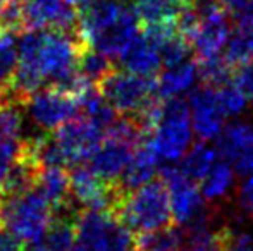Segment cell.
<instances>
[{"label": "cell", "mask_w": 253, "mask_h": 251, "mask_svg": "<svg viewBox=\"0 0 253 251\" xmlns=\"http://www.w3.org/2000/svg\"><path fill=\"white\" fill-rule=\"evenodd\" d=\"M112 214L136 236L174 224L169 189L162 179H153L141 188L126 193Z\"/></svg>", "instance_id": "cell-1"}, {"label": "cell", "mask_w": 253, "mask_h": 251, "mask_svg": "<svg viewBox=\"0 0 253 251\" xmlns=\"http://www.w3.org/2000/svg\"><path fill=\"white\" fill-rule=\"evenodd\" d=\"M55 210L37 188L14 198L0 196V225L10 231L23 245L45 239Z\"/></svg>", "instance_id": "cell-2"}, {"label": "cell", "mask_w": 253, "mask_h": 251, "mask_svg": "<svg viewBox=\"0 0 253 251\" xmlns=\"http://www.w3.org/2000/svg\"><path fill=\"white\" fill-rule=\"evenodd\" d=\"M193 126L190 117V105L184 98H162L160 119L150 133V141L160 160L181 162L193 146Z\"/></svg>", "instance_id": "cell-3"}, {"label": "cell", "mask_w": 253, "mask_h": 251, "mask_svg": "<svg viewBox=\"0 0 253 251\" xmlns=\"http://www.w3.org/2000/svg\"><path fill=\"white\" fill-rule=\"evenodd\" d=\"M133 232L112 214L81 210L76 215V241L71 251H131Z\"/></svg>", "instance_id": "cell-4"}, {"label": "cell", "mask_w": 253, "mask_h": 251, "mask_svg": "<svg viewBox=\"0 0 253 251\" xmlns=\"http://www.w3.org/2000/svg\"><path fill=\"white\" fill-rule=\"evenodd\" d=\"M100 93L123 115H138L157 97V79L129 71H114L100 84Z\"/></svg>", "instance_id": "cell-5"}, {"label": "cell", "mask_w": 253, "mask_h": 251, "mask_svg": "<svg viewBox=\"0 0 253 251\" xmlns=\"http://www.w3.org/2000/svg\"><path fill=\"white\" fill-rule=\"evenodd\" d=\"M103 134L105 127L80 112L60 126L53 138L62 151L66 165H80L93 157L105 138Z\"/></svg>", "instance_id": "cell-6"}, {"label": "cell", "mask_w": 253, "mask_h": 251, "mask_svg": "<svg viewBox=\"0 0 253 251\" xmlns=\"http://www.w3.org/2000/svg\"><path fill=\"white\" fill-rule=\"evenodd\" d=\"M33 124L43 133H55L78 114V102L67 91L55 86L40 88L24 104Z\"/></svg>", "instance_id": "cell-7"}, {"label": "cell", "mask_w": 253, "mask_h": 251, "mask_svg": "<svg viewBox=\"0 0 253 251\" xmlns=\"http://www.w3.org/2000/svg\"><path fill=\"white\" fill-rule=\"evenodd\" d=\"M160 174H162V181L169 189L174 224H190L207 208L205 198H203L198 182L191 181L188 176H184L179 165H167L160 171Z\"/></svg>", "instance_id": "cell-8"}, {"label": "cell", "mask_w": 253, "mask_h": 251, "mask_svg": "<svg viewBox=\"0 0 253 251\" xmlns=\"http://www.w3.org/2000/svg\"><path fill=\"white\" fill-rule=\"evenodd\" d=\"M78 12L67 0H26L23 5V28L26 31H76Z\"/></svg>", "instance_id": "cell-9"}, {"label": "cell", "mask_w": 253, "mask_h": 251, "mask_svg": "<svg viewBox=\"0 0 253 251\" xmlns=\"http://www.w3.org/2000/svg\"><path fill=\"white\" fill-rule=\"evenodd\" d=\"M231 30L233 28L229 23V14L224 10V7L200 16L198 26L190 36V43L197 61L200 62L222 55Z\"/></svg>", "instance_id": "cell-10"}, {"label": "cell", "mask_w": 253, "mask_h": 251, "mask_svg": "<svg viewBox=\"0 0 253 251\" xmlns=\"http://www.w3.org/2000/svg\"><path fill=\"white\" fill-rule=\"evenodd\" d=\"M220 158L229 162L240 176L253 174V126L247 121H234L224 126L217 138Z\"/></svg>", "instance_id": "cell-11"}, {"label": "cell", "mask_w": 253, "mask_h": 251, "mask_svg": "<svg viewBox=\"0 0 253 251\" xmlns=\"http://www.w3.org/2000/svg\"><path fill=\"white\" fill-rule=\"evenodd\" d=\"M188 105H190V117L195 134L202 141H212L219 138L224 129L226 115L217 100L215 88L209 84L195 88L190 93Z\"/></svg>", "instance_id": "cell-12"}, {"label": "cell", "mask_w": 253, "mask_h": 251, "mask_svg": "<svg viewBox=\"0 0 253 251\" xmlns=\"http://www.w3.org/2000/svg\"><path fill=\"white\" fill-rule=\"evenodd\" d=\"M126 0H83L78 5L76 31L83 43L90 47L102 33H105L126 9Z\"/></svg>", "instance_id": "cell-13"}, {"label": "cell", "mask_w": 253, "mask_h": 251, "mask_svg": "<svg viewBox=\"0 0 253 251\" xmlns=\"http://www.w3.org/2000/svg\"><path fill=\"white\" fill-rule=\"evenodd\" d=\"M140 24L141 19L138 16L136 7L127 3L119 19L105 33H102L90 47L100 50L102 54H105L112 61L121 59L124 52L127 50V47L134 41V38L140 35Z\"/></svg>", "instance_id": "cell-14"}, {"label": "cell", "mask_w": 253, "mask_h": 251, "mask_svg": "<svg viewBox=\"0 0 253 251\" xmlns=\"http://www.w3.org/2000/svg\"><path fill=\"white\" fill-rule=\"evenodd\" d=\"M159 160L160 158L150 141V134H148L147 140L141 141L136 146L129 164L126 165L123 176L117 181L119 189L126 194L129 191H134L141 188L143 184H147V182L153 181L157 172H159Z\"/></svg>", "instance_id": "cell-15"}, {"label": "cell", "mask_w": 253, "mask_h": 251, "mask_svg": "<svg viewBox=\"0 0 253 251\" xmlns=\"http://www.w3.org/2000/svg\"><path fill=\"white\" fill-rule=\"evenodd\" d=\"M136 146L114 138H103L102 144L90 158V167L107 182H117L129 164Z\"/></svg>", "instance_id": "cell-16"}, {"label": "cell", "mask_w": 253, "mask_h": 251, "mask_svg": "<svg viewBox=\"0 0 253 251\" xmlns=\"http://www.w3.org/2000/svg\"><path fill=\"white\" fill-rule=\"evenodd\" d=\"M37 189L53 207V210L69 212L74 210L73 198H71V178L64 167H43L37 181Z\"/></svg>", "instance_id": "cell-17"}, {"label": "cell", "mask_w": 253, "mask_h": 251, "mask_svg": "<svg viewBox=\"0 0 253 251\" xmlns=\"http://www.w3.org/2000/svg\"><path fill=\"white\" fill-rule=\"evenodd\" d=\"M119 61L126 71L147 77L157 76L160 66H162L159 47L148 40L145 35H138L134 38V41L127 47V50L124 52Z\"/></svg>", "instance_id": "cell-18"}, {"label": "cell", "mask_w": 253, "mask_h": 251, "mask_svg": "<svg viewBox=\"0 0 253 251\" xmlns=\"http://www.w3.org/2000/svg\"><path fill=\"white\" fill-rule=\"evenodd\" d=\"M198 77V62L190 59L176 66L166 67L157 77V91L162 98L181 97L195 86Z\"/></svg>", "instance_id": "cell-19"}, {"label": "cell", "mask_w": 253, "mask_h": 251, "mask_svg": "<svg viewBox=\"0 0 253 251\" xmlns=\"http://www.w3.org/2000/svg\"><path fill=\"white\" fill-rule=\"evenodd\" d=\"M193 3V0H136L141 23L150 24H177L181 14Z\"/></svg>", "instance_id": "cell-20"}, {"label": "cell", "mask_w": 253, "mask_h": 251, "mask_svg": "<svg viewBox=\"0 0 253 251\" xmlns=\"http://www.w3.org/2000/svg\"><path fill=\"white\" fill-rule=\"evenodd\" d=\"M224 57L233 67L253 61V19L240 17L236 26H233L227 40Z\"/></svg>", "instance_id": "cell-21"}, {"label": "cell", "mask_w": 253, "mask_h": 251, "mask_svg": "<svg viewBox=\"0 0 253 251\" xmlns=\"http://www.w3.org/2000/svg\"><path fill=\"white\" fill-rule=\"evenodd\" d=\"M234 178H236V171L231 167L229 162H226L224 158L217 160L209 174L198 182L203 198L209 201L226 200L234 188V181H236Z\"/></svg>", "instance_id": "cell-22"}, {"label": "cell", "mask_w": 253, "mask_h": 251, "mask_svg": "<svg viewBox=\"0 0 253 251\" xmlns=\"http://www.w3.org/2000/svg\"><path fill=\"white\" fill-rule=\"evenodd\" d=\"M16 31L0 26V97H5L12 86L19 61V41Z\"/></svg>", "instance_id": "cell-23"}, {"label": "cell", "mask_w": 253, "mask_h": 251, "mask_svg": "<svg viewBox=\"0 0 253 251\" xmlns=\"http://www.w3.org/2000/svg\"><path fill=\"white\" fill-rule=\"evenodd\" d=\"M138 251H179L184 246L183 225L172 224L159 231L138 234L134 238Z\"/></svg>", "instance_id": "cell-24"}, {"label": "cell", "mask_w": 253, "mask_h": 251, "mask_svg": "<svg viewBox=\"0 0 253 251\" xmlns=\"http://www.w3.org/2000/svg\"><path fill=\"white\" fill-rule=\"evenodd\" d=\"M217 155L219 151L212 144H209V141H200L188 150V153L181 160L179 169L191 181L200 182L217 162Z\"/></svg>", "instance_id": "cell-25"}, {"label": "cell", "mask_w": 253, "mask_h": 251, "mask_svg": "<svg viewBox=\"0 0 253 251\" xmlns=\"http://www.w3.org/2000/svg\"><path fill=\"white\" fill-rule=\"evenodd\" d=\"M78 71H80V74L88 83L98 86V84H100L109 74H112L116 69H114V66H112V59L107 57L105 54H102L97 48L86 47L83 50V54H81Z\"/></svg>", "instance_id": "cell-26"}, {"label": "cell", "mask_w": 253, "mask_h": 251, "mask_svg": "<svg viewBox=\"0 0 253 251\" xmlns=\"http://www.w3.org/2000/svg\"><path fill=\"white\" fill-rule=\"evenodd\" d=\"M21 104L12 100L0 102V140L23 141V112Z\"/></svg>", "instance_id": "cell-27"}, {"label": "cell", "mask_w": 253, "mask_h": 251, "mask_svg": "<svg viewBox=\"0 0 253 251\" xmlns=\"http://www.w3.org/2000/svg\"><path fill=\"white\" fill-rule=\"evenodd\" d=\"M160 50V59H162V64L166 67L169 66H176V64H181L184 61H190V55L193 54V48H191V43L188 41L186 36L177 31L174 33L170 38H167L162 45L159 47Z\"/></svg>", "instance_id": "cell-28"}, {"label": "cell", "mask_w": 253, "mask_h": 251, "mask_svg": "<svg viewBox=\"0 0 253 251\" xmlns=\"http://www.w3.org/2000/svg\"><path fill=\"white\" fill-rule=\"evenodd\" d=\"M215 91L217 100H219V105L226 117H238L240 114H243L245 108H247L248 98L245 97V93L233 81L215 88Z\"/></svg>", "instance_id": "cell-29"}, {"label": "cell", "mask_w": 253, "mask_h": 251, "mask_svg": "<svg viewBox=\"0 0 253 251\" xmlns=\"http://www.w3.org/2000/svg\"><path fill=\"white\" fill-rule=\"evenodd\" d=\"M21 151H23V141L0 140V189Z\"/></svg>", "instance_id": "cell-30"}, {"label": "cell", "mask_w": 253, "mask_h": 251, "mask_svg": "<svg viewBox=\"0 0 253 251\" xmlns=\"http://www.w3.org/2000/svg\"><path fill=\"white\" fill-rule=\"evenodd\" d=\"M233 83L243 91L245 97L248 98V102L253 104V61L234 67Z\"/></svg>", "instance_id": "cell-31"}, {"label": "cell", "mask_w": 253, "mask_h": 251, "mask_svg": "<svg viewBox=\"0 0 253 251\" xmlns=\"http://www.w3.org/2000/svg\"><path fill=\"white\" fill-rule=\"evenodd\" d=\"M238 201L243 212L253 217V174L247 176L243 182H241L240 189H238Z\"/></svg>", "instance_id": "cell-32"}, {"label": "cell", "mask_w": 253, "mask_h": 251, "mask_svg": "<svg viewBox=\"0 0 253 251\" xmlns=\"http://www.w3.org/2000/svg\"><path fill=\"white\" fill-rule=\"evenodd\" d=\"M227 251H253V234L252 232H231Z\"/></svg>", "instance_id": "cell-33"}, {"label": "cell", "mask_w": 253, "mask_h": 251, "mask_svg": "<svg viewBox=\"0 0 253 251\" xmlns=\"http://www.w3.org/2000/svg\"><path fill=\"white\" fill-rule=\"evenodd\" d=\"M0 251H23V243L2 225H0Z\"/></svg>", "instance_id": "cell-34"}, {"label": "cell", "mask_w": 253, "mask_h": 251, "mask_svg": "<svg viewBox=\"0 0 253 251\" xmlns=\"http://www.w3.org/2000/svg\"><path fill=\"white\" fill-rule=\"evenodd\" d=\"M220 3H222L224 10H226L229 16L238 19V17H241L248 10L252 0H220Z\"/></svg>", "instance_id": "cell-35"}, {"label": "cell", "mask_w": 253, "mask_h": 251, "mask_svg": "<svg viewBox=\"0 0 253 251\" xmlns=\"http://www.w3.org/2000/svg\"><path fill=\"white\" fill-rule=\"evenodd\" d=\"M241 17H250V19H253V0H252L250 7H248V10H247V12H245ZM238 19H240V17H238Z\"/></svg>", "instance_id": "cell-36"}, {"label": "cell", "mask_w": 253, "mask_h": 251, "mask_svg": "<svg viewBox=\"0 0 253 251\" xmlns=\"http://www.w3.org/2000/svg\"><path fill=\"white\" fill-rule=\"evenodd\" d=\"M28 251H52V250H48L47 246H40V245H35V246H31Z\"/></svg>", "instance_id": "cell-37"}, {"label": "cell", "mask_w": 253, "mask_h": 251, "mask_svg": "<svg viewBox=\"0 0 253 251\" xmlns=\"http://www.w3.org/2000/svg\"><path fill=\"white\" fill-rule=\"evenodd\" d=\"M67 2H69V3H73V5L76 7V5H80V3L83 2V0H67Z\"/></svg>", "instance_id": "cell-38"}, {"label": "cell", "mask_w": 253, "mask_h": 251, "mask_svg": "<svg viewBox=\"0 0 253 251\" xmlns=\"http://www.w3.org/2000/svg\"><path fill=\"white\" fill-rule=\"evenodd\" d=\"M14 2H21V0H14Z\"/></svg>", "instance_id": "cell-39"}, {"label": "cell", "mask_w": 253, "mask_h": 251, "mask_svg": "<svg viewBox=\"0 0 253 251\" xmlns=\"http://www.w3.org/2000/svg\"><path fill=\"white\" fill-rule=\"evenodd\" d=\"M0 102H2V97H0Z\"/></svg>", "instance_id": "cell-40"}]
</instances>
